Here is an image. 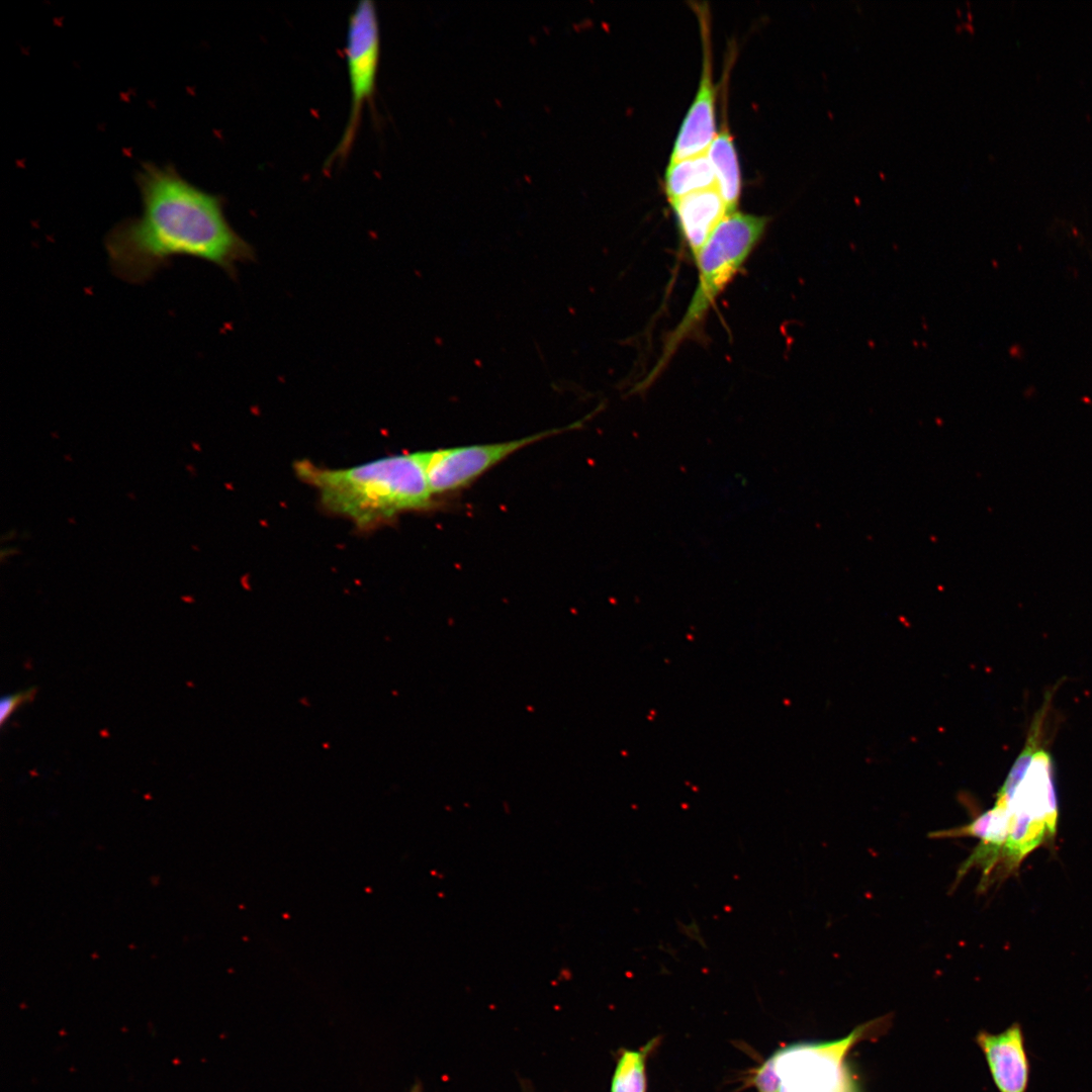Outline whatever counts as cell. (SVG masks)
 <instances>
[{
    "instance_id": "obj_1",
    "label": "cell",
    "mask_w": 1092,
    "mask_h": 1092,
    "mask_svg": "<svg viewBox=\"0 0 1092 1092\" xmlns=\"http://www.w3.org/2000/svg\"><path fill=\"white\" fill-rule=\"evenodd\" d=\"M135 181L141 214L120 220L105 237L109 265L123 281L145 283L177 256L207 261L233 277L239 263L254 259L226 219L221 197L190 183L173 165L144 163Z\"/></svg>"
},
{
    "instance_id": "obj_2",
    "label": "cell",
    "mask_w": 1092,
    "mask_h": 1092,
    "mask_svg": "<svg viewBox=\"0 0 1092 1092\" xmlns=\"http://www.w3.org/2000/svg\"><path fill=\"white\" fill-rule=\"evenodd\" d=\"M296 470L317 488L327 508L358 526H372L406 511L429 509L433 503L423 451L344 469H322L299 462Z\"/></svg>"
},
{
    "instance_id": "obj_3",
    "label": "cell",
    "mask_w": 1092,
    "mask_h": 1092,
    "mask_svg": "<svg viewBox=\"0 0 1092 1092\" xmlns=\"http://www.w3.org/2000/svg\"><path fill=\"white\" fill-rule=\"evenodd\" d=\"M767 217L732 212L719 223L696 258L698 283L677 327L671 333L656 372L704 318L711 304L743 266L760 241Z\"/></svg>"
},
{
    "instance_id": "obj_4",
    "label": "cell",
    "mask_w": 1092,
    "mask_h": 1092,
    "mask_svg": "<svg viewBox=\"0 0 1092 1092\" xmlns=\"http://www.w3.org/2000/svg\"><path fill=\"white\" fill-rule=\"evenodd\" d=\"M345 54L351 106L347 126L331 156L332 160L347 157L359 127L362 111L374 97L380 61V30L373 1L361 0L351 13Z\"/></svg>"
},
{
    "instance_id": "obj_5",
    "label": "cell",
    "mask_w": 1092,
    "mask_h": 1092,
    "mask_svg": "<svg viewBox=\"0 0 1092 1092\" xmlns=\"http://www.w3.org/2000/svg\"><path fill=\"white\" fill-rule=\"evenodd\" d=\"M870 1027L860 1026L837 1041L797 1044L775 1054L781 1092H852L843 1061Z\"/></svg>"
},
{
    "instance_id": "obj_6",
    "label": "cell",
    "mask_w": 1092,
    "mask_h": 1092,
    "mask_svg": "<svg viewBox=\"0 0 1092 1092\" xmlns=\"http://www.w3.org/2000/svg\"><path fill=\"white\" fill-rule=\"evenodd\" d=\"M562 431L564 429L551 430L506 442L423 451L431 490L436 494L464 487L516 451Z\"/></svg>"
},
{
    "instance_id": "obj_7",
    "label": "cell",
    "mask_w": 1092,
    "mask_h": 1092,
    "mask_svg": "<svg viewBox=\"0 0 1092 1092\" xmlns=\"http://www.w3.org/2000/svg\"><path fill=\"white\" fill-rule=\"evenodd\" d=\"M699 19L703 63L699 87L676 135L670 160L707 153L716 132L715 87L713 83L710 14L704 4H695Z\"/></svg>"
},
{
    "instance_id": "obj_8",
    "label": "cell",
    "mask_w": 1092,
    "mask_h": 1092,
    "mask_svg": "<svg viewBox=\"0 0 1092 1092\" xmlns=\"http://www.w3.org/2000/svg\"><path fill=\"white\" fill-rule=\"evenodd\" d=\"M977 1043L983 1052L991 1077L999 1092H1027L1030 1063L1020 1023L1004 1031H980Z\"/></svg>"
},
{
    "instance_id": "obj_9",
    "label": "cell",
    "mask_w": 1092,
    "mask_h": 1092,
    "mask_svg": "<svg viewBox=\"0 0 1092 1092\" xmlns=\"http://www.w3.org/2000/svg\"><path fill=\"white\" fill-rule=\"evenodd\" d=\"M680 235L696 259L719 223L729 213L717 187L697 191L670 202Z\"/></svg>"
},
{
    "instance_id": "obj_10",
    "label": "cell",
    "mask_w": 1092,
    "mask_h": 1092,
    "mask_svg": "<svg viewBox=\"0 0 1092 1092\" xmlns=\"http://www.w3.org/2000/svg\"><path fill=\"white\" fill-rule=\"evenodd\" d=\"M707 155L716 175V187L729 213L737 211L741 193V174L733 138L726 123L717 132Z\"/></svg>"
},
{
    "instance_id": "obj_11",
    "label": "cell",
    "mask_w": 1092,
    "mask_h": 1092,
    "mask_svg": "<svg viewBox=\"0 0 1092 1092\" xmlns=\"http://www.w3.org/2000/svg\"><path fill=\"white\" fill-rule=\"evenodd\" d=\"M713 187H716V175L707 153L670 160L664 174V190L669 202Z\"/></svg>"
},
{
    "instance_id": "obj_12",
    "label": "cell",
    "mask_w": 1092,
    "mask_h": 1092,
    "mask_svg": "<svg viewBox=\"0 0 1092 1092\" xmlns=\"http://www.w3.org/2000/svg\"><path fill=\"white\" fill-rule=\"evenodd\" d=\"M645 1053L624 1052L612 1079L611 1092H645Z\"/></svg>"
},
{
    "instance_id": "obj_13",
    "label": "cell",
    "mask_w": 1092,
    "mask_h": 1092,
    "mask_svg": "<svg viewBox=\"0 0 1092 1092\" xmlns=\"http://www.w3.org/2000/svg\"><path fill=\"white\" fill-rule=\"evenodd\" d=\"M754 1084L758 1092H781V1079L776 1070L774 1057L767 1059L757 1069Z\"/></svg>"
},
{
    "instance_id": "obj_14",
    "label": "cell",
    "mask_w": 1092,
    "mask_h": 1092,
    "mask_svg": "<svg viewBox=\"0 0 1092 1092\" xmlns=\"http://www.w3.org/2000/svg\"><path fill=\"white\" fill-rule=\"evenodd\" d=\"M36 692V687H31L27 690L3 697L0 702V724L3 725L19 707L30 703L34 699Z\"/></svg>"
},
{
    "instance_id": "obj_15",
    "label": "cell",
    "mask_w": 1092,
    "mask_h": 1092,
    "mask_svg": "<svg viewBox=\"0 0 1092 1092\" xmlns=\"http://www.w3.org/2000/svg\"><path fill=\"white\" fill-rule=\"evenodd\" d=\"M411 1092H421L420 1086L415 1085Z\"/></svg>"
}]
</instances>
